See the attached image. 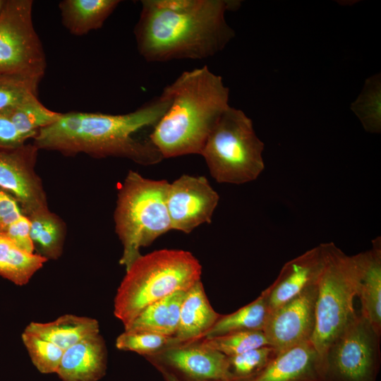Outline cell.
<instances>
[{
    "instance_id": "obj_25",
    "label": "cell",
    "mask_w": 381,
    "mask_h": 381,
    "mask_svg": "<svg viewBox=\"0 0 381 381\" xmlns=\"http://www.w3.org/2000/svg\"><path fill=\"white\" fill-rule=\"evenodd\" d=\"M6 114L28 140L34 139L40 130L54 123L61 116V113L45 107L39 101L37 95L30 97Z\"/></svg>"
},
{
    "instance_id": "obj_20",
    "label": "cell",
    "mask_w": 381,
    "mask_h": 381,
    "mask_svg": "<svg viewBox=\"0 0 381 381\" xmlns=\"http://www.w3.org/2000/svg\"><path fill=\"white\" fill-rule=\"evenodd\" d=\"M121 1L64 0L59 4L64 26L74 35H83L102 27Z\"/></svg>"
},
{
    "instance_id": "obj_24",
    "label": "cell",
    "mask_w": 381,
    "mask_h": 381,
    "mask_svg": "<svg viewBox=\"0 0 381 381\" xmlns=\"http://www.w3.org/2000/svg\"><path fill=\"white\" fill-rule=\"evenodd\" d=\"M270 309L265 291L251 303L236 311L221 315L214 325L204 334L203 338L221 336L239 331H263Z\"/></svg>"
},
{
    "instance_id": "obj_14",
    "label": "cell",
    "mask_w": 381,
    "mask_h": 381,
    "mask_svg": "<svg viewBox=\"0 0 381 381\" xmlns=\"http://www.w3.org/2000/svg\"><path fill=\"white\" fill-rule=\"evenodd\" d=\"M322 265V244L286 262L275 281L264 290L270 313L316 284Z\"/></svg>"
},
{
    "instance_id": "obj_19",
    "label": "cell",
    "mask_w": 381,
    "mask_h": 381,
    "mask_svg": "<svg viewBox=\"0 0 381 381\" xmlns=\"http://www.w3.org/2000/svg\"><path fill=\"white\" fill-rule=\"evenodd\" d=\"M24 331L66 350L81 340L99 333V325L92 318L65 314L48 322H30Z\"/></svg>"
},
{
    "instance_id": "obj_7",
    "label": "cell",
    "mask_w": 381,
    "mask_h": 381,
    "mask_svg": "<svg viewBox=\"0 0 381 381\" xmlns=\"http://www.w3.org/2000/svg\"><path fill=\"white\" fill-rule=\"evenodd\" d=\"M264 143L251 119L233 107L226 109L201 150L210 175L218 183L243 184L255 180L265 168Z\"/></svg>"
},
{
    "instance_id": "obj_29",
    "label": "cell",
    "mask_w": 381,
    "mask_h": 381,
    "mask_svg": "<svg viewBox=\"0 0 381 381\" xmlns=\"http://www.w3.org/2000/svg\"><path fill=\"white\" fill-rule=\"evenodd\" d=\"M351 109L367 131L370 133L380 131V77L375 75L368 80L362 93L352 104Z\"/></svg>"
},
{
    "instance_id": "obj_16",
    "label": "cell",
    "mask_w": 381,
    "mask_h": 381,
    "mask_svg": "<svg viewBox=\"0 0 381 381\" xmlns=\"http://www.w3.org/2000/svg\"><path fill=\"white\" fill-rule=\"evenodd\" d=\"M107 364L106 344L98 333L64 350L56 374L62 381H98Z\"/></svg>"
},
{
    "instance_id": "obj_1",
    "label": "cell",
    "mask_w": 381,
    "mask_h": 381,
    "mask_svg": "<svg viewBox=\"0 0 381 381\" xmlns=\"http://www.w3.org/2000/svg\"><path fill=\"white\" fill-rule=\"evenodd\" d=\"M240 4L234 0H143L133 31L138 51L150 62L211 57L234 37L225 13Z\"/></svg>"
},
{
    "instance_id": "obj_36",
    "label": "cell",
    "mask_w": 381,
    "mask_h": 381,
    "mask_svg": "<svg viewBox=\"0 0 381 381\" xmlns=\"http://www.w3.org/2000/svg\"><path fill=\"white\" fill-rule=\"evenodd\" d=\"M4 3H5V0H0V13H1V11H2Z\"/></svg>"
},
{
    "instance_id": "obj_11",
    "label": "cell",
    "mask_w": 381,
    "mask_h": 381,
    "mask_svg": "<svg viewBox=\"0 0 381 381\" xmlns=\"http://www.w3.org/2000/svg\"><path fill=\"white\" fill-rule=\"evenodd\" d=\"M218 193L202 176L183 174L169 183L167 205L174 230L188 234L210 223L219 202Z\"/></svg>"
},
{
    "instance_id": "obj_30",
    "label": "cell",
    "mask_w": 381,
    "mask_h": 381,
    "mask_svg": "<svg viewBox=\"0 0 381 381\" xmlns=\"http://www.w3.org/2000/svg\"><path fill=\"white\" fill-rule=\"evenodd\" d=\"M22 341L30 360L39 372L56 373L64 350L55 344L23 331Z\"/></svg>"
},
{
    "instance_id": "obj_32",
    "label": "cell",
    "mask_w": 381,
    "mask_h": 381,
    "mask_svg": "<svg viewBox=\"0 0 381 381\" xmlns=\"http://www.w3.org/2000/svg\"><path fill=\"white\" fill-rule=\"evenodd\" d=\"M0 232L5 234L21 249L31 253H35L30 236V222L26 215H23Z\"/></svg>"
},
{
    "instance_id": "obj_33",
    "label": "cell",
    "mask_w": 381,
    "mask_h": 381,
    "mask_svg": "<svg viewBox=\"0 0 381 381\" xmlns=\"http://www.w3.org/2000/svg\"><path fill=\"white\" fill-rule=\"evenodd\" d=\"M28 140L6 114H0V149H14Z\"/></svg>"
},
{
    "instance_id": "obj_13",
    "label": "cell",
    "mask_w": 381,
    "mask_h": 381,
    "mask_svg": "<svg viewBox=\"0 0 381 381\" xmlns=\"http://www.w3.org/2000/svg\"><path fill=\"white\" fill-rule=\"evenodd\" d=\"M146 358L156 368L183 380L230 381L227 356L200 341L177 345Z\"/></svg>"
},
{
    "instance_id": "obj_6",
    "label": "cell",
    "mask_w": 381,
    "mask_h": 381,
    "mask_svg": "<svg viewBox=\"0 0 381 381\" xmlns=\"http://www.w3.org/2000/svg\"><path fill=\"white\" fill-rule=\"evenodd\" d=\"M322 246L323 265L317 282L315 322L310 342L322 363L329 346L357 315L353 300L358 295L362 255H347L332 242Z\"/></svg>"
},
{
    "instance_id": "obj_23",
    "label": "cell",
    "mask_w": 381,
    "mask_h": 381,
    "mask_svg": "<svg viewBox=\"0 0 381 381\" xmlns=\"http://www.w3.org/2000/svg\"><path fill=\"white\" fill-rule=\"evenodd\" d=\"M48 260L18 247L0 232V276L18 286L27 284Z\"/></svg>"
},
{
    "instance_id": "obj_12",
    "label": "cell",
    "mask_w": 381,
    "mask_h": 381,
    "mask_svg": "<svg viewBox=\"0 0 381 381\" xmlns=\"http://www.w3.org/2000/svg\"><path fill=\"white\" fill-rule=\"evenodd\" d=\"M317 283L271 311L263 332L277 353L310 341L315 322Z\"/></svg>"
},
{
    "instance_id": "obj_8",
    "label": "cell",
    "mask_w": 381,
    "mask_h": 381,
    "mask_svg": "<svg viewBox=\"0 0 381 381\" xmlns=\"http://www.w3.org/2000/svg\"><path fill=\"white\" fill-rule=\"evenodd\" d=\"M32 0H5L0 13V74L40 81L46 57L32 23Z\"/></svg>"
},
{
    "instance_id": "obj_34",
    "label": "cell",
    "mask_w": 381,
    "mask_h": 381,
    "mask_svg": "<svg viewBox=\"0 0 381 381\" xmlns=\"http://www.w3.org/2000/svg\"><path fill=\"white\" fill-rule=\"evenodd\" d=\"M24 215L18 202L8 193L0 190V231Z\"/></svg>"
},
{
    "instance_id": "obj_26",
    "label": "cell",
    "mask_w": 381,
    "mask_h": 381,
    "mask_svg": "<svg viewBox=\"0 0 381 381\" xmlns=\"http://www.w3.org/2000/svg\"><path fill=\"white\" fill-rule=\"evenodd\" d=\"M277 352L269 345L227 356L230 381H247L258 375L276 356Z\"/></svg>"
},
{
    "instance_id": "obj_22",
    "label": "cell",
    "mask_w": 381,
    "mask_h": 381,
    "mask_svg": "<svg viewBox=\"0 0 381 381\" xmlns=\"http://www.w3.org/2000/svg\"><path fill=\"white\" fill-rule=\"evenodd\" d=\"M35 253L49 260L59 259L64 251L67 227L65 222L49 207L27 216Z\"/></svg>"
},
{
    "instance_id": "obj_35",
    "label": "cell",
    "mask_w": 381,
    "mask_h": 381,
    "mask_svg": "<svg viewBox=\"0 0 381 381\" xmlns=\"http://www.w3.org/2000/svg\"><path fill=\"white\" fill-rule=\"evenodd\" d=\"M157 368L162 375L164 381H226V380H183L181 378H179V377L176 376L175 375L165 370L163 368L157 367Z\"/></svg>"
},
{
    "instance_id": "obj_21",
    "label": "cell",
    "mask_w": 381,
    "mask_h": 381,
    "mask_svg": "<svg viewBox=\"0 0 381 381\" xmlns=\"http://www.w3.org/2000/svg\"><path fill=\"white\" fill-rule=\"evenodd\" d=\"M187 291H176L147 306L124 327V331L174 336L177 330L181 306Z\"/></svg>"
},
{
    "instance_id": "obj_17",
    "label": "cell",
    "mask_w": 381,
    "mask_h": 381,
    "mask_svg": "<svg viewBox=\"0 0 381 381\" xmlns=\"http://www.w3.org/2000/svg\"><path fill=\"white\" fill-rule=\"evenodd\" d=\"M221 316L211 306L201 280L187 291L182 302L177 330L174 335L182 344L192 343L204 334Z\"/></svg>"
},
{
    "instance_id": "obj_9",
    "label": "cell",
    "mask_w": 381,
    "mask_h": 381,
    "mask_svg": "<svg viewBox=\"0 0 381 381\" xmlns=\"http://www.w3.org/2000/svg\"><path fill=\"white\" fill-rule=\"evenodd\" d=\"M380 341L368 320L357 314L326 351L325 381H375Z\"/></svg>"
},
{
    "instance_id": "obj_28",
    "label": "cell",
    "mask_w": 381,
    "mask_h": 381,
    "mask_svg": "<svg viewBox=\"0 0 381 381\" xmlns=\"http://www.w3.org/2000/svg\"><path fill=\"white\" fill-rule=\"evenodd\" d=\"M198 341L228 357L268 345L265 334L261 330L234 332L221 336L202 338Z\"/></svg>"
},
{
    "instance_id": "obj_5",
    "label": "cell",
    "mask_w": 381,
    "mask_h": 381,
    "mask_svg": "<svg viewBox=\"0 0 381 381\" xmlns=\"http://www.w3.org/2000/svg\"><path fill=\"white\" fill-rule=\"evenodd\" d=\"M169 183L131 170L119 185L114 220L123 246L119 263L126 269L142 255L141 248L172 229L167 205Z\"/></svg>"
},
{
    "instance_id": "obj_18",
    "label": "cell",
    "mask_w": 381,
    "mask_h": 381,
    "mask_svg": "<svg viewBox=\"0 0 381 381\" xmlns=\"http://www.w3.org/2000/svg\"><path fill=\"white\" fill-rule=\"evenodd\" d=\"M362 255V270L357 296L361 303V315L376 334L381 335V239L372 241V248Z\"/></svg>"
},
{
    "instance_id": "obj_31",
    "label": "cell",
    "mask_w": 381,
    "mask_h": 381,
    "mask_svg": "<svg viewBox=\"0 0 381 381\" xmlns=\"http://www.w3.org/2000/svg\"><path fill=\"white\" fill-rule=\"evenodd\" d=\"M40 81L16 75L0 74V114H7L32 95Z\"/></svg>"
},
{
    "instance_id": "obj_27",
    "label": "cell",
    "mask_w": 381,
    "mask_h": 381,
    "mask_svg": "<svg viewBox=\"0 0 381 381\" xmlns=\"http://www.w3.org/2000/svg\"><path fill=\"white\" fill-rule=\"evenodd\" d=\"M180 344H183L174 336L128 331L119 334L115 342L119 350L135 352L146 358Z\"/></svg>"
},
{
    "instance_id": "obj_15",
    "label": "cell",
    "mask_w": 381,
    "mask_h": 381,
    "mask_svg": "<svg viewBox=\"0 0 381 381\" xmlns=\"http://www.w3.org/2000/svg\"><path fill=\"white\" fill-rule=\"evenodd\" d=\"M247 381H325L322 361L310 341L276 355L256 376Z\"/></svg>"
},
{
    "instance_id": "obj_4",
    "label": "cell",
    "mask_w": 381,
    "mask_h": 381,
    "mask_svg": "<svg viewBox=\"0 0 381 381\" xmlns=\"http://www.w3.org/2000/svg\"><path fill=\"white\" fill-rule=\"evenodd\" d=\"M126 271L114 303V314L124 327L147 306L201 280L202 266L188 251L162 249L141 255Z\"/></svg>"
},
{
    "instance_id": "obj_3",
    "label": "cell",
    "mask_w": 381,
    "mask_h": 381,
    "mask_svg": "<svg viewBox=\"0 0 381 381\" xmlns=\"http://www.w3.org/2000/svg\"><path fill=\"white\" fill-rule=\"evenodd\" d=\"M171 99L150 133L163 159L200 155L217 121L229 107V90L207 66L183 71L163 90Z\"/></svg>"
},
{
    "instance_id": "obj_10",
    "label": "cell",
    "mask_w": 381,
    "mask_h": 381,
    "mask_svg": "<svg viewBox=\"0 0 381 381\" xmlns=\"http://www.w3.org/2000/svg\"><path fill=\"white\" fill-rule=\"evenodd\" d=\"M38 151L33 143L0 149V190L12 196L26 216L49 207L42 179L35 171Z\"/></svg>"
},
{
    "instance_id": "obj_2",
    "label": "cell",
    "mask_w": 381,
    "mask_h": 381,
    "mask_svg": "<svg viewBox=\"0 0 381 381\" xmlns=\"http://www.w3.org/2000/svg\"><path fill=\"white\" fill-rule=\"evenodd\" d=\"M170 103L162 92L127 114H61L56 122L38 131L32 143L39 150L65 156L84 153L95 158H124L143 166L156 164L164 159L150 138L140 134L145 128H154Z\"/></svg>"
}]
</instances>
